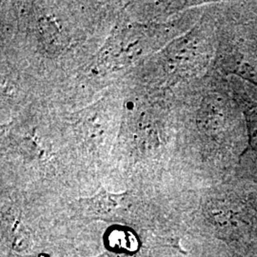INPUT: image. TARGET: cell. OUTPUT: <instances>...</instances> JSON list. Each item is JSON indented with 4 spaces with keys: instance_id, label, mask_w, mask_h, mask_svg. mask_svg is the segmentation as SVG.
I'll return each mask as SVG.
<instances>
[{
    "instance_id": "1",
    "label": "cell",
    "mask_w": 257,
    "mask_h": 257,
    "mask_svg": "<svg viewBox=\"0 0 257 257\" xmlns=\"http://www.w3.org/2000/svg\"><path fill=\"white\" fill-rule=\"evenodd\" d=\"M200 110L199 119L201 121L203 128L206 132H215L221 122L218 106L214 102L209 101L204 104Z\"/></svg>"
},
{
    "instance_id": "2",
    "label": "cell",
    "mask_w": 257,
    "mask_h": 257,
    "mask_svg": "<svg viewBox=\"0 0 257 257\" xmlns=\"http://www.w3.org/2000/svg\"><path fill=\"white\" fill-rule=\"evenodd\" d=\"M40 33L48 46H57L60 42V32L51 19H43L40 23Z\"/></svg>"
}]
</instances>
